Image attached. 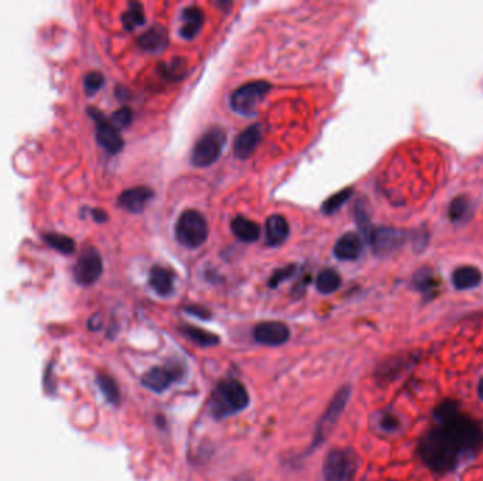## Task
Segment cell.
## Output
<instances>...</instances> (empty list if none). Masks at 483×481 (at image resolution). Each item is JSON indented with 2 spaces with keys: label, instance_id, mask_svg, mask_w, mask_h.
<instances>
[{
  "label": "cell",
  "instance_id": "1",
  "mask_svg": "<svg viewBox=\"0 0 483 481\" xmlns=\"http://www.w3.org/2000/svg\"><path fill=\"white\" fill-rule=\"evenodd\" d=\"M437 419L441 424V429L452 441V443L463 450H473L482 445L483 434L480 427L473 420L458 411L456 404L444 402L436 412Z\"/></svg>",
  "mask_w": 483,
  "mask_h": 481
},
{
  "label": "cell",
  "instance_id": "2",
  "mask_svg": "<svg viewBox=\"0 0 483 481\" xmlns=\"http://www.w3.org/2000/svg\"><path fill=\"white\" fill-rule=\"evenodd\" d=\"M251 404V397L246 387L235 379L223 380L215 388L209 411L215 419H223L237 412L245 411Z\"/></svg>",
  "mask_w": 483,
  "mask_h": 481
},
{
  "label": "cell",
  "instance_id": "3",
  "mask_svg": "<svg viewBox=\"0 0 483 481\" xmlns=\"http://www.w3.org/2000/svg\"><path fill=\"white\" fill-rule=\"evenodd\" d=\"M458 453L459 449L441 428L431 431L419 445V455L422 460L427 463L429 467L438 471L452 468Z\"/></svg>",
  "mask_w": 483,
  "mask_h": 481
},
{
  "label": "cell",
  "instance_id": "4",
  "mask_svg": "<svg viewBox=\"0 0 483 481\" xmlns=\"http://www.w3.org/2000/svg\"><path fill=\"white\" fill-rule=\"evenodd\" d=\"M208 223L197 211H186L181 213L175 224L177 242L187 249H198L208 238Z\"/></svg>",
  "mask_w": 483,
  "mask_h": 481
},
{
  "label": "cell",
  "instance_id": "5",
  "mask_svg": "<svg viewBox=\"0 0 483 481\" xmlns=\"http://www.w3.org/2000/svg\"><path fill=\"white\" fill-rule=\"evenodd\" d=\"M226 144V133L222 128L214 126L207 130L195 143L191 153V162L197 168L212 165L222 154Z\"/></svg>",
  "mask_w": 483,
  "mask_h": 481
},
{
  "label": "cell",
  "instance_id": "6",
  "mask_svg": "<svg viewBox=\"0 0 483 481\" xmlns=\"http://www.w3.org/2000/svg\"><path fill=\"white\" fill-rule=\"evenodd\" d=\"M270 89L272 85L266 81H255L242 85L232 93L230 107L237 114L253 116Z\"/></svg>",
  "mask_w": 483,
  "mask_h": 481
},
{
  "label": "cell",
  "instance_id": "7",
  "mask_svg": "<svg viewBox=\"0 0 483 481\" xmlns=\"http://www.w3.org/2000/svg\"><path fill=\"white\" fill-rule=\"evenodd\" d=\"M356 475V456L349 449L331 450L322 466L324 481H353Z\"/></svg>",
  "mask_w": 483,
  "mask_h": 481
},
{
  "label": "cell",
  "instance_id": "8",
  "mask_svg": "<svg viewBox=\"0 0 483 481\" xmlns=\"http://www.w3.org/2000/svg\"><path fill=\"white\" fill-rule=\"evenodd\" d=\"M349 397H350V387H349V385L342 387V388L335 394V397L332 398V401H331V404L328 405L327 411L324 412L322 418L320 419L318 427H317L315 434H314L313 449L318 448V446L328 438L329 432L332 431L334 425L336 424V420L339 419L341 413H342L343 409L346 408L348 401H349Z\"/></svg>",
  "mask_w": 483,
  "mask_h": 481
},
{
  "label": "cell",
  "instance_id": "9",
  "mask_svg": "<svg viewBox=\"0 0 483 481\" xmlns=\"http://www.w3.org/2000/svg\"><path fill=\"white\" fill-rule=\"evenodd\" d=\"M103 271L102 257L96 249L88 247L80 256V260L75 266V280L81 285H92L95 284Z\"/></svg>",
  "mask_w": 483,
  "mask_h": 481
},
{
  "label": "cell",
  "instance_id": "10",
  "mask_svg": "<svg viewBox=\"0 0 483 481\" xmlns=\"http://www.w3.org/2000/svg\"><path fill=\"white\" fill-rule=\"evenodd\" d=\"M91 116L96 122V140L98 143L110 154H117L124 148V139L120 136L119 130L109 122V120L102 114V112L96 109H88Z\"/></svg>",
  "mask_w": 483,
  "mask_h": 481
},
{
  "label": "cell",
  "instance_id": "11",
  "mask_svg": "<svg viewBox=\"0 0 483 481\" xmlns=\"http://www.w3.org/2000/svg\"><path fill=\"white\" fill-rule=\"evenodd\" d=\"M406 240V233L393 227H378L371 231L369 242L375 254L387 256L401 247Z\"/></svg>",
  "mask_w": 483,
  "mask_h": 481
},
{
  "label": "cell",
  "instance_id": "12",
  "mask_svg": "<svg viewBox=\"0 0 483 481\" xmlns=\"http://www.w3.org/2000/svg\"><path fill=\"white\" fill-rule=\"evenodd\" d=\"M183 367L172 365L164 367H154L143 377V385L154 392L165 391L172 383L183 377Z\"/></svg>",
  "mask_w": 483,
  "mask_h": 481
},
{
  "label": "cell",
  "instance_id": "13",
  "mask_svg": "<svg viewBox=\"0 0 483 481\" xmlns=\"http://www.w3.org/2000/svg\"><path fill=\"white\" fill-rule=\"evenodd\" d=\"M255 340L265 346H281L290 339V329L285 323L267 321L256 325L253 330Z\"/></svg>",
  "mask_w": 483,
  "mask_h": 481
},
{
  "label": "cell",
  "instance_id": "14",
  "mask_svg": "<svg viewBox=\"0 0 483 481\" xmlns=\"http://www.w3.org/2000/svg\"><path fill=\"white\" fill-rule=\"evenodd\" d=\"M263 139V128L260 123H256L246 130L242 132L233 144V153L239 160H248L258 150Z\"/></svg>",
  "mask_w": 483,
  "mask_h": 481
},
{
  "label": "cell",
  "instance_id": "15",
  "mask_svg": "<svg viewBox=\"0 0 483 481\" xmlns=\"http://www.w3.org/2000/svg\"><path fill=\"white\" fill-rule=\"evenodd\" d=\"M364 252V240L357 233H345L335 245L334 254L342 261L357 260Z\"/></svg>",
  "mask_w": 483,
  "mask_h": 481
},
{
  "label": "cell",
  "instance_id": "16",
  "mask_svg": "<svg viewBox=\"0 0 483 481\" xmlns=\"http://www.w3.org/2000/svg\"><path fill=\"white\" fill-rule=\"evenodd\" d=\"M153 190L147 187H136L124 191L117 199V205L132 213L143 212L149 199L153 198Z\"/></svg>",
  "mask_w": 483,
  "mask_h": 481
},
{
  "label": "cell",
  "instance_id": "17",
  "mask_svg": "<svg viewBox=\"0 0 483 481\" xmlns=\"http://www.w3.org/2000/svg\"><path fill=\"white\" fill-rule=\"evenodd\" d=\"M168 45V34L165 27L160 24H154L151 29H149L140 38H139V47L151 54L163 52Z\"/></svg>",
  "mask_w": 483,
  "mask_h": 481
},
{
  "label": "cell",
  "instance_id": "18",
  "mask_svg": "<svg viewBox=\"0 0 483 481\" xmlns=\"http://www.w3.org/2000/svg\"><path fill=\"white\" fill-rule=\"evenodd\" d=\"M205 23L204 12L197 6H190L183 12V26L179 29V36L186 40H194Z\"/></svg>",
  "mask_w": 483,
  "mask_h": 481
},
{
  "label": "cell",
  "instance_id": "19",
  "mask_svg": "<svg viewBox=\"0 0 483 481\" xmlns=\"http://www.w3.org/2000/svg\"><path fill=\"white\" fill-rule=\"evenodd\" d=\"M290 234V226L281 215H272L266 222V243L270 247L283 245Z\"/></svg>",
  "mask_w": 483,
  "mask_h": 481
},
{
  "label": "cell",
  "instance_id": "20",
  "mask_svg": "<svg viewBox=\"0 0 483 481\" xmlns=\"http://www.w3.org/2000/svg\"><path fill=\"white\" fill-rule=\"evenodd\" d=\"M230 227H232L233 234L245 243L258 242L259 237H260V233H262L260 226L256 222H253L245 216H236L232 220Z\"/></svg>",
  "mask_w": 483,
  "mask_h": 481
},
{
  "label": "cell",
  "instance_id": "21",
  "mask_svg": "<svg viewBox=\"0 0 483 481\" xmlns=\"http://www.w3.org/2000/svg\"><path fill=\"white\" fill-rule=\"evenodd\" d=\"M149 284L157 295L168 296L174 291V275L170 270L161 266H154L150 271Z\"/></svg>",
  "mask_w": 483,
  "mask_h": 481
},
{
  "label": "cell",
  "instance_id": "22",
  "mask_svg": "<svg viewBox=\"0 0 483 481\" xmlns=\"http://www.w3.org/2000/svg\"><path fill=\"white\" fill-rule=\"evenodd\" d=\"M482 273L472 266L458 267L452 274V282L458 289H470L480 284Z\"/></svg>",
  "mask_w": 483,
  "mask_h": 481
},
{
  "label": "cell",
  "instance_id": "23",
  "mask_svg": "<svg viewBox=\"0 0 483 481\" xmlns=\"http://www.w3.org/2000/svg\"><path fill=\"white\" fill-rule=\"evenodd\" d=\"M342 284V278L339 275V273L334 268H327L324 271L320 273V275L317 277V289L321 293H332L335 292Z\"/></svg>",
  "mask_w": 483,
  "mask_h": 481
},
{
  "label": "cell",
  "instance_id": "24",
  "mask_svg": "<svg viewBox=\"0 0 483 481\" xmlns=\"http://www.w3.org/2000/svg\"><path fill=\"white\" fill-rule=\"evenodd\" d=\"M438 278L430 268H421L414 275V285L424 293H434L438 288Z\"/></svg>",
  "mask_w": 483,
  "mask_h": 481
},
{
  "label": "cell",
  "instance_id": "25",
  "mask_svg": "<svg viewBox=\"0 0 483 481\" xmlns=\"http://www.w3.org/2000/svg\"><path fill=\"white\" fill-rule=\"evenodd\" d=\"M187 70H188L187 59H184L183 56H177V58L171 59L170 63L163 64L161 72H163L164 78H167L170 81H181L183 78H186Z\"/></svg>",
  "mask_w": 483,
  "mask_h": 481
},
{
  "label": "cell",
  "instance_id": "26",
  "mask_svg": "<svg viewBox=\"0 0 483 481\" xmlns=\"http://www.w3.org/2000/svg\"><path fill=\"white\" fill-rule=\"evenodd\" d=\"M44 240L51 246L54 250L64 253V254H73L75 252V242L64 234H57V233H48L44 236Z\"/></svg>",
  "mask_w": 483,
  "mask_h": 481
},
{
  "label": "cell",
  "instance_id": "27",
  "mask_svg": "<svg viewBox=\"0 0 483 481\" xmlns=\"http://www.w3.org/2000/svg\"><path fill=\"white\" fill-rule=\"evenodd\" d=\"M183 332L186 336H188L194 343H197L198 346H215L219 343V337L211 332H207L204 329L195 328V326H184Z\"/></svg>",
  "mask_w": 483,
  "mask_h": 481
},
{
  "label": "cell",
  "instance_id": "28",
  "mask_svg": "<svg viewBox=\"0 0 483 481\" xmlns=\"http://www.w3.org/2000/svg\"><path fill=\"white\" fill-rule=\"evenodd\" d=\"M146 20L144 16V10L143 6L140 3H131L128 12L122 16V22H124V27L128 31H133L138 27H140Z\"/></svg>",
  "mask_w": 483,
  "mask_h": 481
},
{
  "label": "cell",
  "instance_id": "29",
  "mask_svg": "<svg viewBox=\"0 0 483 481\" xmlns=\"http://www.w3.org/2000/svg\"><path fill=\"white\" fill-rule=\"evenodd\" d=\"M352 194H353V191H352L350 188H346V190L339 191L338 194L329 197V198L324 202L321 211H322L325 215H332V213H335L336 211H339V209L350 199Z\"/></svg>",
  "mask_w": 483,
  "mask_h": 481
},
{
  "label": "cell",
  "instance_id": "30",
  "mask_svg": "<svg viewBox=\"0 0 483 481\" xmlns=\"http://www.w3.org/2000/svg\"><path fill=\"white\" fill-rule=\"evenodd\" d=\"M98 385L102 391V394L105 395V398L112 402V404H119L120 401V392L117 388V384L114 383L113 379H110L109 376L101 374L98 376Z\"/></svg>",
  "mask_w": 483,
  "mask_h": 481
},
{
  "label": "cell",
  "instance_id": "31",
  "mask_svg": "<svg viewBox=\"0 0 483 481\" xmlns=\"http://www.w3.org/2000/svg\"><path fill=\"white\" fill-rule=\"evenodd\" d=\"M469 208H470V202L466 197L455 198L449 205V211H448L449 219L454 222L462 220L469 213Z\"/></svg>",
  "mask_w": 483,
  "mask_h": 481
},
{
  "label": "cell",
  "instance_id": "32",
  "mask_svg": "<svg viewBox=\"0 0 483 481\" xmlns=\"http://www.w3.org/2000/svg\"><path fill=\"white\" fill-rule=\"evenodd\" d=\"M133 120V113L129 107H120L119 110H116L112 117H110V123L116 128V129H125L128 128Z\"/></svg>",
  "mask_w": 483,
  "mask_h": 481
},
{
  "label": "cell",
  "instance_id": "33",
  "mask_svg": "<svg viewBox=\"0 0 483 481\" xmlns=\"http://www.w3.org/2000/svg\"><path fill=\"white\" fill-rule=\"evenodd\" d=\"M103 84H105L103 75L98 71H92V72L85 75L84 89H85L87 95H95L103 86Z\"/></svg>",
  "mask_w": 483,
  "mask_h": 481
},
{
  "label": "cell",
  "instance_id": "34",
  "mask_svg": "<svg viewBox=\"0 0 483 481\" xmlns=\"http://www.w3.org/2000/svg\"><path fill=\"white\" fill-rule=\"evenodd\" d=\"M295 270H297V267L294 266V264H291V266H287V267H284V268H278V270H276L274 273H273V275H272V278H270V281H269V285L272 287V288H276V287H278L284 280H287V278H290L294 273H295Z\"/></svg>",
  "mask_w": 483,
  "mask_h": 481
},
{
  "label": "cell",
  "instance_id": "35",
  "mask_svg": "<svg viewBox=\"0 0 483 481\" xmlns=\"http://www.w3.org/2000/svg\"><path fill=\"white\" fill-rule=\"evenodd\" d=\"M188 314L194 315V316H198L201 319H209L211 318V312L207 310V308H202L200 305H194V307H190L186 310Z\"/></svg>",
  "mask_w": 483,
  "mask_h": 481
},
{
  "label": "cell",
  "instance_id": "36",
  "mask_svg": "<svg viewBox=\"0 0 483 481\" xmlns=\"http://www.w3.org/2000/svg\"><path fill=\"white\" fill-rule=\"evenodd\" d=\"M380 424L386 431H394L399 427V420L393 415H386Z\"/></svg>",
  "mask_w": 483,
  "mask_h": 481
},
{
  "label": "cell",
  "instance_id": "37",
  "mask_svg": "<svg viewBox=\"0 0 483 481\" xmlns=\"http://www.w3.org/2000/svg\"><path fill=\"white\" fill-rule=\"evenodd\" d=\"M92 217L98 222V223H103L107 220V213L102 209H94L92 211Z\"/></svg>",
  "mask_w": 483,
  "mask_h": 481
},
{
  "label": "cell",
  "instance_id": "38",
  "mask_svg": "<svg viewBox=\"0 0 483 481\" xmlns=\"http://www.w3.org/2000/svg\"><path fill=\"white\" fill-rule=\"evenodd\" d=\"M477 392H479V397L483 399V379L480 380L479 383V387H477Z\"/></svg>",
  "mask_w": 483,
  "mask_h": 481
}]
</instances>
